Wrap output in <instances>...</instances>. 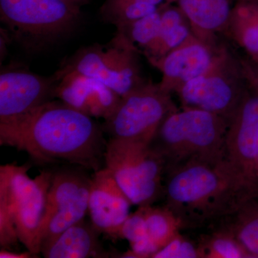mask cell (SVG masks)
Masks as SVG:
<instances>
[{"label": "cell", "mask_w": 258, "mask_h": 258, "mask_svg": "<svg viewBox=\"0 0 258 258\" xmlns=\"http://www.w3.org/2000/svg\"><path fill=\"white\" fill-rule=\"evenodd\" d=\"M203 41L192 33L184 42L151 64L161 74L159 87L175 93L186 83L203 74L220 47Z\"/></svg>", "instance_id": "13"}, {"label": "cell", "mask_w": 258, "mask_h": 258, "mask_svg": "<svg viewBox=\"0 0 258 258\" xmlns=\"http://www.w3.org/2000/svg\"><path fill=\"white\" fill-rule=\"evenodd\" d=\"M159 7L133 0H106L102 6V18L117 28L154 13Z\"/></svg>", "instance_id": "24"}, {"label": "cell", "mask_w": 258, "mask_h": 258, "mask_svg": "<svg viewBox=\"0 0 258 258\" xmlns=\"http://www.w3.org/2000/svg\"><path fill=\"white\" fill-rule=\"evenodd\" d=\"M258 195V181L225 156L191 159L166 171L164 206L182 228L213 227Z\"/></svg>", "instance_id": "2"}, {"label": "cell", "mask_w": 258, "mask_h": 258, "mask_svg": "<svg viewBox=\"0 0 258 258\" xmlns=\"http://www.w3.org/2000/svg\"><path fill=\"white\" fill-rule=\"evenodd\" d=\"M105 167L133 205H152L163 198L165 163L149 144L109 139Z\"/></svg>", "instance_id": "7"}, {"label": "cell", "mask_w": 258, "mask_h": 258, "mask_svg": "<svg viewBox=\"0 0 258 258\" xmlns=\"http://www.w3.org/2000/svg\"><path fill=\"white\" fill-rule=\"evenodd\" d=\"M36 254L32 253L28 250L25 252H12L8 249H2L0 251V257L1 258H31L37 257Z\"/></svg>", "instance_id": "27"}, {"label": "cell", "mask_w": 258, "mask_h": 258, "mask_svg": "<svg viewBox=\"0 0 258 258\" xmlns=\"http://www.w3.org/2000/svg\"><path fill=\"white\" fill-rule=\"evenodd\" d=\"M133 205L108 168L91 176L88 213L93 226L111 239L120 238L122 226Z\"/></svg>", "instance_id": "14"}, {"label": "cell", "mask_w": 258, "mask_h": 258, "mask_svg": "<svg viewBox=\"0 0 258 258\" xmlns=\"http://www.w3.org/2000/svg\"><path fill=\"white\" fill-rule=\"evenodd\" d=\"M152 258H203V256L199 243H195L180 232Z\"/></svg>", "instance_id": "26"}, {"label": "cell", "mask_w": 258, "mask_h": 258, "mask_svg": "<svg viewBox=\"0 0 258 258\" xmlns=\"http://www.w3.org/2000/svg\"><path fill=\"white\" fill-rule=\"evenodd\" d=\"M133 1L139 2V3H147V4L160 7L161 5L166 3L167 0H133Z\"/></svg>", "instance_id": "29"}, {"label": "cell", "mask_w": 258, "mask_h": 258, "mask_svg": "<svg viewBox=\"0 0 258 258\" xmlns=\"http://www.w3.org/2000/svg\"><path fill=\"white\" fill-rule=\"evenodd\" d=\"M138 52L126 37L117 32L106 45L79 50L55 74L60 76L76 71L103 83L122 97L147 82L141 74Z\"/></svg>", "instance_id": "8"}, {"label": "cell", "mask_w": 258, "mask_h": 258, "mask_svg": "<svg viewBox=\"0 0 258 258\" xmlns=\"http://www.w3.org/2000/svg\"><path fill=\"white\" fill-rule=\"evenodd\" d=\"M29 168L26 164L0 166V245L9 249L20 241L37 255L52 170H42L32 179Z\"/></svg>", "instance_id": "3"}, {"label": "cell", "mask_w": 258, "mask_h": 258, "mask_svg": "<svg viewBox=\"0 0 258 258\" xmlns=\"http://www.w3.org/2000/svg\"><path fill=\"white\" fill-rule=\"evenodd\" d=\"M142 208L149 240L159 250L181 232L182 225L177 217L164 205H148Z\"/></svg>", "instance_id": "21"}, {"label": "cell", "mask_w": 258, "mask_h": 258, "mask_svg": "<svg viewBox=\"0 0 258 258\" xmlns=\"http://www.w3.org/2000/svg\"><path fill=\"white\" fill-rule=\"evenodd\" d=\"M177 108L171 93L147 81L121 97L102 127L109 139L149 144L163 120Z\"/></svg>", "instance_id": "9"}, {"label": "cell", "mask_w": 258, "mask_h": 258, "mask_svg": "<svg viewBox=\"0 0 258 258\" xmlns=\"http://www.w3.org/2000/svg\"><path fill=\"white\" fill-rule=\"evenodd\" d=\"M56 75L42 77L23 69H8L0 74V124L20 119L55 98Z\"/></svg>", "instance_id": "11"}, {"label": "cell", "mask_w": 258, "mask_h": 258, "mask_svg": "<svg viewBox=\"0 0 258 258\" xmlns=\"http://www.w3.org/2000/svg\"><path fill=\"white\" fill-rule=\"evenodd\" d=\"M120 238L128 240L131 249L122 254L120 257L152 258L157 249L149 240L144 209L130 214L122 226Z\"/></svg>", "instance_id": "22"}, {"label": "cell", "mask_w": 258, "mask_h": 258, "mask_svg": "<svg viewBox=\"0 0 258 258\" xmlns=\"http://www.w3.org/2000/svg\"><path fill=\"white\" fill-rule=\"evenodd\" d=\"M61 1L69 3L70 5H75V6L81 8L83 5L88 4L90 0H61Z\"/></svg>", "instance_id": "28"}, {"label": "cell", "mask_w": 258, "mask_h": 258, "mask_svg": "<svg viewBox=\"0 0 258 258\" xmlns=\"http://www.w3.org/2000/svg\"><path fill=\"white\" fill-rule=\"evenodd\" d=\"M160 25L161 10L159 7L154 13L117 28V32L126 37L134 46L137 45L144 50L157 38Z\"/></svg>", "instance_id": "25"}, {"label": "cell", "mask_w": 258, "mask_h": 258, "mask_svg": "<svg viewBox=\"0 0 258 258\" xmlns=\"http://www.w3.org/2000/svg\"><path fill=\"white\" fill-rule=\"evenodd\" d=\"M81 16V8L61 0H0V20L7 35L32 52L70 35Z\"/></svg>", "instance_id": "5"}, {"label": "cell", "mask_w": 258, "mask_h": 258, "mask_svg": "<svg viewBox=\"0 0 258 258\" xmlns=\"http://www.w3.org/2000/svg\"><path fill=\"white\" fill-rule=\"evenodd\" d=\"M160 10L159 34L157 38L143 50L149 62L166 55L193 33L187 18L176 5L164 3L161 5Z\"/></svg>", "instance_id": "18"}, {"label": "cell", "mask_w": 258, "mask_h": 258, "mask_svg": "<svg viewBox=\"0 0 258 258\" xmlns=\"http://www.w3.org/2000/svg\"><path fill=\"white\" fill-rule=\"evenodd\" d=\"M85 169L61 168L52 170L45 212L39 231L41 249L88 212L91 177Z\"/></svg>", "instance_id": "10"}, {"label": "cell", "mask_w": 258, "mask_h": 258, "mask_svg": "<svg viewBox=\"0 0 258 258\" xmlns=\"http://www.w3.org/2000/svg\"><path fill=\"white\" fill-rule=\"evenodd\" d=\"M212 227L228 232L242 244L250 258H258V195Z\"/></svg>", "instance_id": "20"}, {"label": "cell", "mask_w": 258, "mask_h": 258, "mask_svg": "<svg viewBox=\"0 0 258 258\" xmlns=\"http://www.w3.org/2000/svg\"><path fill=\"white\" fill-rule=\"evenodd\" d=\"M252 66L254 80H255L256 83H257V84L258 85V70L256 69L254 67L253 64H252Z\"/></svg>", "instance_id": "30"}, {"label": "cell", "mask_w": 258, "mask_h": 258, "mask_svg": "<svg viewBox=\"0 0 258 258\" xmlns=\"http://www.w3.org/2000/svg\"><path fill=\"white\" fill-rule=\"evenodd\" d=\"M101 232L85 219L71 226L41 249L46 258L108 257L99 240Z\"/></svg>", "instance_id": "17"}, {"label": "cell", "mask_w": 258, "mask_h": 258, "mask_svg": "<svg viewBox=\"0 0 258 258\" xmlns=\"http://www.w3.org/2000/svg\"><path fill=\"white\" fill-rule=\"evenodd\" d=\"M104 134L93 118L52 100L0 124V144L26 152L39 164L66 163L95 172L105 166Z\"/></svg>", "instance_id": "1"}, {"label": "cell", "mask_w": 258, "mask_h": 258, "mask_svg": "<svg viewBox=\"0 0 258 258\" xmlns=\"http://www.w3.org/2000/svg\"><path fill=\"white\" fill-rule=\"evenodd\" d=\"M236 1L258 2V0H235V2Z\"/></svg>", "instance_id": "33"}, {"label": "cell", "mask_w": 258, "mask_h": 258, "mask_svg": "<svg viewBox=\"0 0 258 258\" xmlns=\"http://www.w3.org/2000/svg\"><path fill=\"white\" fill-rule=\"evenodd\" d=\"M57 77L60 81L55 88V98L91 118L106 119L121 98L103 83L76 71Z\"/></svg>", "instance_id": "15"}, {"label": "cell", "mask_w": 258, "mask_h": 258, "mask_svg": "<svg viewBox=\"0 0 258 258\" xmlns=\"http://www.w3.org/2000/svg\"><path fill=\"white\" fill-rule=\"evenodd\" d=\"M224 154L236 167L258 181V85L252 74L248 88L229 120Z\"/></svg>", "instance_id": "12"}, {"label": "cell", "mask_w": 258, "mask_h": 258, "mask_svg": "<svg viewBox=\"0 0 258 258\" xmlns=\"http://www.w3.org/2000/svg\"><path fill=\"white\" fill-rule=\"evenodd\" d=\"M223 33L258 61V2L236 1Z\"/></svg>", "instance_id": "19"}, {"label": "cell", "mask_w": 258, "mask_h": 258, "mask_svg": "<svg viewBox=\"0 0 258 258\" xmlns=\"http://www.w3.org/2000/svg\"><path fill=\"white\" fill-rule=\"evenodd\" d=\"M235 0H167L184 13L193 33L203 41L217 45V35L223 33Z\"/></svg>", "instance_id": "16"}, {"label": "cell", "mask_w": 258, "mask_h": 258, "mask_svg": "<svg viewBox=\"0 0 258 258\" xmlns=\"http://www.w3.org/2000/svg\"><path fill=\"white\" fill-rule=\"evenodd\" d=\"M229 120L189 108H178L158 127L149 146L165 163L166 170L195 159L225 156Z\"/></svg>", "instance_id": "4"}, {"label": "cell", "mask_w": 258, "mask_h": 258, "mask_svg": "<svg viewBox=\"0 0 258 258\" xmlns=\"http://www.w3.org/2000/svg\"><path fill=\"white\" fill-rule=\"evenodd\" d=\"M255 175H256V177H257V179H258V159H257V163H256Z\"/></svg>", "instance_id": "31"}, {"label": "cell", "mask_w": 258, "mask_h": 258, "mask_svg": "<svg viewBox=\"0 0 258 258\" xmlns=\"http://www.w3.org/2000/svg\"><path fill=\"white\" fill-rule=\"evenodd\" d=\"M199 242L203 258H250L235 237L225 231L212 228Z\"/></svg>", "instance_id": "23"}, {"label": "cell", "mask_w": 258, "mask_h": 258, "mask_svg": "<svg viewBox=\"0 0 258 258\" xmlns=\"http://www.w3.org/2000/svg\"><path fill=\"white\" fill-rule=\"evenodd\" d=\"M251 62L253 64L254 67L256 69L258 70V61H257V62H252V61H251Z\"/></svg>", "instance_id": "32"}, {"label": "cell", "mask_w": 258, "mask_h": 258, "mask_svg": "<svg viewBox=\"0 0 258 258\" xmlns=\"http://www.w3.org/2000/svg\"><path fill=\"white\" fill-rule=\"evenodd\" d=\"M251 80L249 60L220 45L209 69L175 93L183 108L203 110L230 120Z\"/></svg>", "instance_id": "6"}]
</instances>
